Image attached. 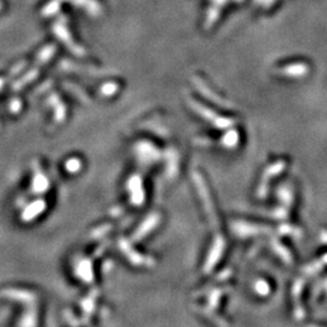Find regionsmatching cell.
<instances>
[{
    "label": "cell",
    "instance_id": "1",
    "mask_svg": "<svg viewBox=\"0 0 327 327\" xmlns=\"http://www.w3.org/2000/svg\"><path fill=\"white\" fill-rule=\"evenodd\" d=\"M308 66L304 65V63H298V65H292V66H287V67L283 68L282 74L285 75H290V76H300L305 74V71L308 70Z\"/></svg>",
    "mask_w": 327,
    "mask_h": 327
}]
</instances>
